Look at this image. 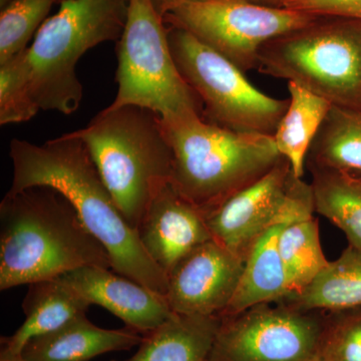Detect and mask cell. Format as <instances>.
<instances>
[{"label":"cell","instance_id":"7402d4cb","mask_svg":"<svg viewBox=\"0 0 361 361\" xmlns=\"http://www.w3.org/2000/svg\"><path fill=\"white\" fill-rule=\"evenodd\" d=\"M310 170L315 212L343 231L349 245L361 250V178L324 169Z\"/></svg>","mask_w":361,"mask_h":361},{"label":"cell","instance_id":"2e32d148","mask_svg":"<svg viewBox=\"0 0 361 361\" xmlns=\"http://www.w3.org/2000/svg\"><path fill=\"white\" fill-rule=\"evenodd\" d=\"M89 306L61 277L30 284L23 302L25 322L13 336L1 339L2 350L20 355L27 342L85 315Z\"/></svg>","mask_w":361,"mask_h":361},{"label":"cell","instance_id":"4316f807","mask_svg":"<svg viewBox=\"0 0 361 361\" xmlns=\"http://www.w3.org/2000/svg\"><path fill=\"white\" fill-rule=\"evenodd\" d=\"M282 7L320 18L361 21V0H286Z\"/></svg>","mask_w":361,"mask_h":361},{"label":"cell","instance_id":"4fadbf2b","mask_svg":"<svg viewBox=\"0 0 361 361\" xmlns=\"http://www.w3.org/2000/svg\"><path fill=\"white\" fill-rule=\"evenodd\" d=\"M145 250L166 275L190 252L212 240L203 213L172 183L161 190L137 228Z\"/></svg>","mask_w":361,"mask_h":361},{"label":"cell","instance_id":"7a4b0ae2","mask_svg":"<svg viewBox=\"0 0 361 361\" xmlns=\"http://www.w3.org/2000/svg\"><path fill=\"white\" fill-rule=\"evenodd\" d=\"M111 268L106 248L51 187L7 192L0 203V290L85 267Z\"/></svg>","mask_w":361,"mask_h":361},{"label":"cell","instance_id":"484cf974","mask_svg":"<svg viewBox=\"0 0 361 361\" xmlns=\"http://www.w3.org/2000/svg\"><path fill=\"white\" fill-rule=\"evenodd\" d=\"M327 313L329 323L320 358L324 361H361V307Z\"/></svg>","mask_w":361,"mask_h":361},{"label":"cell","instance_id":"d4e9b609","mask_svg":"<svg viewBox=\"0 0 361 361\" xmlns=\"http://www.w3.org/2000/svg\"><path fill=\"white\" fill-rule=\"evenodd\" d=\"M39 111L30 90L25 49L0 65V125L27 122Z\"/></svg>","mask_w":361,"mask_h":361},{"label":"cell","instance_id":"e0dca14e","mask_svg":"<svg viewBox=\"0 0 361 361\" xmlns=\"http://www.w3.org/2000/svg\"><path fill=\"white\" fill-rule=\"evenodd\" d=\"M221 322V316L174 312L145 334L137 353L123 361H208Z\"/></svg>","mask_w":361,"mask_h":361},{"label":"cell","instance_id":"52a82bcc","mask_svg":"<svg viewBox=\"0 0 361 361\" xmlns=\"http://www.w3.org/2000/svg\"><path fill=\"white\" fill-rule=\"evenodd\" d=\"M319 18L266 42L257 70L295 82L332 106L361 111V21Z\"/></svg>","mask_w":361,"mask_h":361},{"label":"cell","instance_id":"ba28073f","mask_svg":"<svg viewBox=\"0 0 361 361\" xmlns=\"http://www.w3.org/2000/svg\"><path fill=\"white\" fill-rule=\"evenodd\" d=\"M169 42L176 65L203 109V120L235 132L274 135L288 99L264 94L245 73L191 33L172 27Z\"/></svg>","mask_w":361,"mask_h":361},{"label":"cell","instance_id":"83f0119b","mask_svg":"<svg viewBox=\"0 0 361 361\" xmlns=\"http://www.w3.org/2000/svg\"><path fill=\"white\" fill-rule=\"evenodd\" d=\"M149 1H151L152 6L155 8L157 13L164 18L170 11H172L176 7L182 6V4L205 1V0H149Z\"/></svg>","mask_w":361,"mask_h":361},{"label":"cell","instance_id":"277c9868","mask_svg":"<svg viewBox=\"0 0 361 361\" xmlns=\"http://www.w3.org/2000/svg\"><path fill=\"white\" fill-rule=\"evenodd\" d=\"M163 126L174 156L172 185L204 216L283 159L271 135L223 129L202 118Z\"/></svg>","mask_w":361,"mask_h":361},{"label":"cell","instance_id":"ac0fdd59","mask_svg":"<svg viewBox=\"0 0 361 361\" xmlns=\"http://www.w3.org/2000/svg\"><path fill=\"white\" fill-rule=\"evenodd\" d=\"M283 227L277 226L266 232L249 252L234 295L221 317L238 314L260 304L278 302L290 295L277 246Z\"/></svg>","mask_w":361,"mask_h":361},{"label":"cell","instance_id":"603a6c76","mask_svg":"<svg viewBox=\"0 0 361 361\" xmlns=\"http://www.w3.org/2000/svg\"><path fill=\"white\" fill-rule=\"evenodd\" d=\"M277 246L288 281L289 296L302 291L329 265L314 216L285 225L278 236Z\"/></svg>","mask_w":361,"mask_h":361},{"label":"cell","instance_id":"3957f363","mask_svg":"<svg viewBox=\"0 0 361 361\" xmlns=\"http://www.w3.org/2000/svg\"><path fill=\"white\" fill-rule=\"evenodd\" d=\"M73 134L87 147L125 219L137 230L172 183L174 156L161 116L137 106L108 108Z\"/></svg>","mask_w":361,"mask_h":361},{"label":"cell","instance_id":"d6986e66","mask_svg":"<svg viewBox=\"0 0 361 361\" xmlns=\"http://www.w3.org/2000/svg\"><path fill=\"white\" fill-rule=\"evenodd\" d=\"M287 87L288 106L272 137L294 176L303 179L308 152L332 104L295 82Z\"/></svg>","mask_w":361,"mask_h":361},{"label":"cell","instance_id":"5b68a950","mask_svg":"<svg viewBox=\"0 0 361 361\" xmlns=\"http://www.w3.org/2000/svg\"><path fill=\"white\" fill-rule=\"evenodd\" d=\"M129 0H63L26 49L33 101L39 110L68 116L80 108L84 87L77 66L85 52L118 42Z\"/></svg>","mask_w":361,"mask_h":361},{"label":"cell","instance_id":"d6a6232c","mask_svg":"<svg viewBox=\"0 0 361 361\" xmlns=\"http://www.w3.org/2000/svg\"><path fill=\"white\" fill-rule=\"evenodd\" d=\"M361 178V177H360Z\"/></svg>","mask_w":361,"mask_h":361},{"label":"cell","instance_id":"cb8c5ba5","mask_svg":"<svg viewBox=\"0 0 361 361\" xmlns=\"http://www.w3.org/2000/svg\"><path fill=\"white\" fill-rule=\"evenodd\" d=\"M63 0H13L0 13V65L25 51L47 20L54 4Z\"/></svg>","mask_w":361,"mask_h":361},{"label":"cell","instance_id":"f546056e","mask_svg":"<svg viewBox=\"0 0 361 361\" xmlns=\"http://www.w3.org/2000/svg\"><path fill=\"white\" fill-rule=\"evenodd\" d=\"M255 4H263V6L282 7L286 0H250Z\"/></svg>","mask_w":361,"mask_h":361},{"label":"cell","instance_id":"1f68e13d","mask_svg":"<svg viewBox=\"0 0 361 361\" xmlns=\"http://www.w3.org/2000/svg\"><path fill=\"white\" fill-rule=\"evenodd\" d=\"M317 361H324V360H322V358H319V360H318Z\"/></svg>","mask_w":361,"mask_h":361},{"label":"cell","instance_id":"8992f818","mask_svg":"<svg viewBox=\"0 0 361 361\" xmlns=\"http://www.w3.org/2000/svg\"><path fill=\"white\" fill-rule=\"evenodd\" d=\"M116 59L118 92L111 106L148 109L168 125L203 118L201 102L173 58L165 21L149 0H129Z\"/></svg>","mask_w":361,"mask_h":361},{"label":"cell","instance_id":"f1b7e54d","mask_svg":"<svg viewBox=\"0 0 361 361\" xmlns=\"http://www.w3.org/2000/svg\"><path fill=\"white\" fill-rule=\"evenodd\" d=\"M0 361H30L26 360L23 355H13V353H7L6 350H0Z\"/></svg>","mask_w":361,"mask_h":361},{"label":"cell","instance_id":"8fae6325","mask_svg":"<svg viewBox=\"0 0 361 361\" xmlns=\"http://www.w3.org/2000/svg\"><path fill=\"white\" fill-rule=\"evenodd\" d=\"M314 213L311 184L295 177L283 158L264 177L204 217L213 240L245 261L266 232Z\"/></svg>","mask_w":361,"mask_h":361},{"label":"cell","instance_id":"7c38bea8","mask_svg":"<svg viewBox=\"0 0 361 361\" xmlns=\"http://www.w3.org/2000/svg\"><path fill=\"white\" fill-rule=\"evenodd\" d=\"M244 263L215 240L197 247L169 273L166 299L171 310L221 316L234 295Z\"/></svg>","mask_w":361,"mask_h":361},{"label":"cell","instance_id":"4dcf8cb0","mask_svg":"<svg viewBox=\"0 0 361 361\" xmlns=\"http://www.w3.org/2000/svg\"><path fill=\"white\" fill-rule=\"evenodd\" d=\"M11 1H13V0H0V7L2 8V7L6 6Z\"/></svg>","mask_w":361,"mask_h":361},{"label":"cell","instance_id":"9c48e42d","mask_svg":"<svg viewBox=\"0 0 361 361\" xmlns=\"http://www.w3.org/2000/svg\"><path fill=\"white\" fill-rule=\"evenodd\" d=\"M318 18L250 0H205L176 7L164 21L191 33L247 73L257 68L259 51L266 42L305 27Z\"/></svg>","mask_w":361,"mask_h":361},{"label":"cell","instance_id":"9a60e30c","mask_svg":"<svg viewBox=\"0 0 361 361\" xmlns=\"http://www.w3.org/2000/svg\"><path fill=\"white\" fill-rule=\"evenodd\" d=\"M142 339L140 332L130 327L102 329L85 314L51 334L32 339L21 355L30 361H90L111 351L129 350Z\"/></svg>","mask_w":361,"mask_h":361},{"label":"cell","instance_id":"ffe728a7","mask_svg":"<svg viewBox=\"0 0 361 361\" xmlns=\"http://www.w3.org/2000/svg\"><path fill=\"white\" fill-rule=\"evenodd\" d=\"M284 302L300 310L341 312L361 307V250L353 245L314 278L308 286Z\"/></svg>","mask_w":361,"mask_h":361},{"label":"cell","instance_id":"6da1fadb","mask_svg":"<svg viewBox=\"0 0 361 361\" xmlns=\"http://www.w3.org/2000/svg\"><path fill=\"white\" fill-rule=\"evenodd\" d=\"M13 183L8 192L51 187L75 209L82 224L103 244L111 270L165 296L167 275L145 250L123 217L82 140L68 133L42 145L13 139L9 145Z\"/></svg>","mask_w":361,"mask_h":361},{"label":"cell","instance_id":"5bb4252c","mask_svg":"<svg viewBox=\"0 0 361 361\" xmlns=\"http://www.w3.org/2000/svg\"><path fill=\"white\" fill-rule=\"evenodd\" d=\"M110 269L85 266L61 278L90 305L106 308L140 334L158 329L174 313L165 296Z\"/></svg>","mask_w":361,"mask_h":361},{"label":"cell","instance_id":"44dd1931","mask_svg":"<svg viewBox=\"0 0 361 361\" xmlns=\"http://www.w3.org/2000/svg\"><path fill=\"white\" fill-rule=\"evenodd\" d=\"M306 166L361 177V111L332 106L311 145Z\"/></svg>","mask_w":361,"mask_h":361},{"label":"cell","instance_id":"30bf717a","mask_svg":"<svg viewBox=\"0 0 361 361\" xmlns=\"http://www.w3.org/2000/svg\"><path fill=\"white\" fill-rule=\"evenodd\" d=\"M326 313L278 301L223 316L208 361H317Z\"/></svg>","mask_w":361,"mask_h":361}]
</instances>
